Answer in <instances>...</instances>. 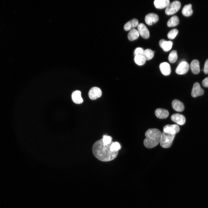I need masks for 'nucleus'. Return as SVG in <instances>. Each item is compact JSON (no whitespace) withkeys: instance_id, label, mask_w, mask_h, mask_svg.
Masks as SVG:
<instances>
[{"instance_id":"obj_1","label":"nucleus","mask_w":208,"mask_h":208,"mask_svg":"<svg viewBox=\"0 0 208 208\" xmlns=\"http://www.w3.org/2000/svg\"><path fill=\"white\" fill-rule=\"evenodd\" d=\"M112 142L108 144H104L103 139L94 143L92 148V151L94 156L100 161H108L114 159L117 156L118 151H111V146Z\"/></svg>"},{"instance_id":"obj_2","label":"nucleus","mask_w":208,"mask_h":208,"mask_svg":"<svg viewBox=\"0 0 208 208\" xmlns=\"http://www.w3.org/2000/svg\"><path fill=\"white\" fill-rule=\"evenodd\" d=\"M162 133L158 129H149L146 132V138L144 141L145 146L150 148L155 147L160 142Z\"/></svg>"},{"instance_id":"obj_3","label":"nucleus","mask_w":208,"mask_h":208,"mask_svg":"<svg viewBox=\"0 0 208 208\" xmlns=\"http://www.w3.org/2000/svg\"><path fill=\"white\" fill-rule=\"evenodd\" d=\"M175 134H170L163 132L160 142L161 146L164 148L170 147L172 144Z\"/></svg>"},{"instance_id":"obj_4","label":"nucleus","mask_w":208,"mask_h":208,"mask_svg":"<svg viewBox=\"0 0 208 208\" xmlns=\"http://www.w3.org/2000/svg\"><path fill=\"white\" fill-rule=\"evenodd\" d=\"M181 4L179 1H175L169 4L166 7L165 12L168 15H171L176 13L180 9Z\"/></svg>"},{"instance_id":"obj_5","label":"nucleus","mask_w":208,"mask_h":208,"mask_svg":"<svg viewBox=\"0 0 208 208\" xmlns=\"http://www.w3.org/2000/svg\"><path fill=\"white\" fill-rule=\"evenodd\" d=\"M179 126L176 124L167 125L163 128V132L170 134H175L180 131Z\"/></svg>"},{"instance_id":"obj_6","label":"nucleus","mask_w":208,"mask_h":208,"mask_svg":"<svg viewBox=\"0 0 208 208\" xmlns=\"http://www.w3.org/2000/svg\"><path fill=\"white\" fill-rule=\"evenodd\" d=\"M189 69L188 63L185 61L181 62L179 65L176 70V73L179 75H183L188 72Z\"/></svg>"},{"instance_id":"obj_7","label":"nucleus","mask_w":208,"mask_h":208,"mask_svg":"<svg viewBox=\"0 0 208 208\" xmlns=\"http://www.w3.org/2000/svg\"><path fill=\"white\" fill-rule=\"evenodd\" d=\"M102 95V91L99 88L94 87L89 90L88 96L91 100H95L100 97Z\"/></svg>"},{"instance_id":"obj_8","label":"nucleus","mask_w":208,"mask_h":208,"mask_svg":"<svg viewBox=\"0 0 208 208\" xmlns=\"http://www.w3.org/2000/svg\"><path fill=\"white\" fill-rule=\"evenodd\" d=\"M139 34L143 38L147 39L149 37V33L146 26L142 23L139 24L137 26Z\"/></svg>"},{"instance_id":"obj_9","label":"nucleus","mask_w":208,"mask_h":208,"mask_svg":"<svg viewBox=\"0 0 208 208\" xmlns=\"http://www.w3.org/2000/svg\"><path fill=\"white\" fill-rule=\"evenodd\" d=\"M204 93V91L201 88L199 84L197 82L195 83L194 84L192 90V96L193 97H195L202 95Z\"/></svg>"},{"instance_id":"obj_10","label":"nucleus","mask_w":208,"mask_h":208,"mask_svg":"<svg viewBox=\"0 0 208 208\" xmlns=\"http://www.w3.org/2000/svg\"><path fill=\"white\" fill-rule=\"evenodd\" d=\"M159 16L156 14L150 13L147 14L145 18L146 23L148 25H152L156 23L159 20Z\"/></svg>"},{"instance_id":"obj_11","label":"nucleus","mask_w":208,"mask_h":208,"mask_svg":"<svg viewBox=\"0 0 208 208\" xmlns=\"http://www.w3.org/2000/svg\"><path fill=\"white\" fill-rule=\"evenodd\" d=\"M171 120L180 125H184L185 122V118L183 115L179 114H173L171 116Z\"/></svg>"},{"instance_id":"obj_12","label":"nucleus","mask_w":208,"mask_h":208,"mask_svg":"<svg viewBox=\"0 0 208 208\" xmlns=\"http://www.w3.org/2000/svg\"><path fill=\"white\" fill-rule=\"evenodd\" d=\"M159 68L161 73L165 76L169 75L171 72L170 66L167 62L161 63L159 65Z\"/></svg>"},{"instance_id":"obj_13","label":"nucleus","mask_w":208,"mask_h":208,"mask_svg":"<svg viewBox=\"0 0 208 208\" xmlns=\"http://www.w3.org/2000/svg\"><path fill=\"white\" fill-rule=\"evenodd\" d=\"M172 42L170 41H166L164 39H161L159 42L160 47L165 51H169L172 48Z\"/></svg>"},{"instance_id":"obj_14","label":"nucleus","mask_w":208,"mask_h":208,"mask_svg":"<svg viewBox=\"0 0 208 208\" xmlns=\"http://www.w3.org/2000/svg\"><path fill=\"white\" fill-rule=\"evenodd\" d=\"M71 96L72 100L74 103L79 104L83 103V100L80 91L77 90L74 91L72 93Z\"/></svg>"},{"instance_id":"obj_15","label":"nucleus","mask_w":208,"mask_h":208,"mask_svg":"<svg viewBox=\"0 0 208 208\" xmlns=\"http://www.w3.org/2000/svg\"><path fill=\"white\" fill-rule=\"evenodd\" d=\"M172 105L173 109L177 112H182L184 109V106L183 103L177 99H174L172 101Z\"/></svg>"},{"instance_id":"obj_16","label":"nucleus","mask_w":208,"mask_h":208,"mask_svg":"<svg viewBox=\"0 0 208 208\" xmlns=\"http://www.w3.org/2000/svg\"><path fill=\"white\" fill-rule=\"evenodd\" d=\"M156 116L160 119H165L167 118L169 115L168 111L165 109L158 108L155 111Z\"/></svg>"},{"instance_id":"obj_17","label":"nucleus","mask_w":208,"mask_h":208,"mask_svg":"<svg viewBox=\"0 0 208 208\" xmlns=\"http://www.w3.org/2000/svg\"><path fill=\"white\" fill-rule=\"evenodd\" d=\"M155 7L158 9L167 7L170 4L169 0H155L154 2Z\"/></svg>"},{"instance_id":"obj_18","label":"nucleus","mask_w":208,"mask_h":208,"mask_svg":"<svg viewBox=\"0 0 208 208\" xmlns=\"http://www.w3.org/2000/svg\"><path fill=\"white\" fill-rule=\"evenodd\" d=\"M190 67L191 70L193 74H197L199 73V63L198 60H192L191 63Z\"/></svg>"},{"instance_id":"obj_19","label":"nucleus","mask_w":208,"mask_h":208,"mask_svg":"<svg viewBox=\"0 0 208 208\" xmlns=\"http://www.w3.org/2000/svg\"><path fill=\"white\" fill-rule=\"evenodd\" d=\"M138 21L136 19H133L127 23L124 26V29L125 31H128L138 26Z\"/></svg>"},{"instance_id":"obj_20","label":"nucleus","mask_w":208,"mask_h":208,"mask_svg":"<svg viewBox=\"0 0 208 208\" xmlns=\"http://www.w3.org/2000/svg\"><path fill=\"white\" fill-rule=\"evenodd\" d=\"M139 34L138 30L135 29H131L128 34V39L130 41H133L138 38Z\"/></svg>"},{"instance_id":"obj_21","label":"nucleus","mask_w":208,"mask_h":208,"mask_svg":"<svg viewBox=\"0 0 208 208\" xmlns=\"http://www.w3.org/2000/svg\"><path fill=\"white\" fill-rule=\"evenodd\" d=\"M192 7V5L190 4L185 5L182 10V12L183 14L186 16H189L191 15L193 13Z\"/></svg>"},{"instance_id":"obj_22","label":"nucleus","mask_w":208,"mask_h":208,"mask_svg":"<svg viewBox=\"0 0 208 208\" xmlns=\"http://www.w3.org/2000/svg\"><path fill=\"white\" fill-rule=\"evenodd\" d=\"M179 23V19L176 16H172L168 21L167 25L169 27L175 26L178 25Z\"/></svg>"},{"instance_id":"obj_23","label":"nucleus","mask_w":208,"mask_h":208,"mask_svg":"<svg viewBox=\"0 0 208 208\" xmlns=\"http://www.w3.org/2000/svg\"><path fill=\"white\" fill-rule=\"evenodd\" d=\"M134 60L135 63L139 66H142L144 64L146 61L144 56L142 55H135Z\"/></svg>"},{"instance_id":"obj_24","label":"nucleus","mask_w":208,"mask_h":208,"mask_svg":"<svg viewBox=\"0 0 208 208\" xmlns=\"http://www.w3.org/2000/svg\"><path fill=\"white\" fill-rule=\"evenodd\" d=\"M178 58V55L177 51L176 50H173L170 53L168 60L171 63H174L177 60Z\"/></svg>"},{"instance_id":"obj_25","label":"nucleus","mask_w":208,"mask_h":208,"mask_svg":"<svg viewBox=\"0 0 208 208\" xmlns=\"http://www.w3.org/2000/svg\"><path fill=\"white\" fill-rule=\"evenodd\" d=\"M154 55V52L150 49H147L144 51L143 56L146 60H149L153 58Z\"/></svg>"},{"instance_id":"obj_26","label":"nucleus","mask_w":208,"mask_h":208,"mask_svg":"<svg viewBox=\"0 0 208 208\" xmlns=\"http://www.w3.org/2000/svg\"><path fill=\"white\" fill-rule=\"evenodd\" d=\"M178 33V31L177 29L171 30L168 33L167 36L170 39H174Z\"/></svg>"},{"instance_id":"obj_27","label":"nucleus","mask_w":208,"mask_h":208,"mask_svg":"<svg viewBox=\"0 0 208 208\" xmlns=\"http://www.w3.org/2000/svg\"><path fill=\"white\" fill-rule=\"evenodd\" d=\"M120 148L121 146L118 142H112L111 146V149L112 151H118Z\"/></svg>"},{"instance_id":"obj_28","label":"nucleus","mask_w":208,"mask_h":208,"mask_svg":"<svg viewBox=\"0 0 208 208\" xmlns=\"http://www.w3.org/2000/svg\"><path fill=\"white\" fill-rule=\"evenodd\" d=\"M102 139L104 143L105 144H109L112 142V138L109 136L103 135Z\"/></svg>"},{"instance_id":"obj_29","label":"nucleus","mask_w":208,"mask_h":208,"mask_svg":"<svg viewBox=\"0 0 208 208\" xmlns=\"http://www.w3.org/2000/svg\"><path fill=\"white\" fill-rule=\"evenodd\" d=\"M144 51L143 49L142 48H137L134 51V55L135 56L136 55H143Z\"/></svg>"},{"instance_id":"obj_30","label":"nucleus","mask_w":208,"mask_h":208,"mask_svg":"<svg viewBox=\"0 0 208 208\" xmlns=\"http://www.w3.org/2000/svg\"><path fill=\"white\" fill-rule=\"evenodd\" d=\"M203 71L205 74L208 73V59H207L205 61Z\"/></svg>"},{"instance_id":"obj_31","label":"nucleus","mask_w":208,"mask_h":208,"mask_svg":"<svg viewBox=\"0 0 208 208\" xmlns=\"http://www.w3.org/2000/svg\"><path fill=\"white\" fill-rule=\"evenodd\" d=\"M202 84L203 86L204 87H208V77L203 80Z\"/></svg>"}]
</instances>
